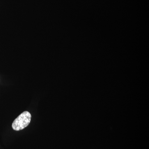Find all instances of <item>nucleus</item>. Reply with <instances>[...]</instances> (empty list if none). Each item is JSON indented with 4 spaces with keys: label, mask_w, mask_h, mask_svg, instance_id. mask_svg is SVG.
<instances>
[{
    "label": "nucleus",
    "mask_w": 149,
    "mask_h": 149,
    "mask_svg": "<svg viewBox=\"0 0 149 149\" xmlns=\"http://www.w3.org/2000/svg\"><path fill=\"white\" fill-rule=\"evenodd\" d=\"M31 115L28 111H25L19 115L12 123V128L16 131L22 130L27 127L30 123Z\"/></svg>",
    "instance_id": "obj_1"
}]
</instances>
